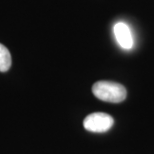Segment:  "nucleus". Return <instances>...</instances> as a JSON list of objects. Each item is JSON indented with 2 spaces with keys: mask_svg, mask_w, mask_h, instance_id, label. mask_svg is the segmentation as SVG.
I'll return each instance as SVG.
<instances>
[{
  "mask_svg": "<svg viewBox=\"0 0 154 154\" xmlns=\"http://www.w3.org/2000/svg\"><path fill=\"white\" fill-rule=\"evenodd\" d=\"M92 92L98 99L110 103L122 102L127 95L124 86L112 81H97L92 86Z\"/></svg>",
  "mask_w": 154,
  "mask_h": 154,
  "instance_id": "nucleus-1",
  "label": "nucleus"
},
{
  "mask_svg": "<svg viewBox=\"0 0 154 154\" xmlns=\"http://www.w3.org/2000/svg\"><path fill=\"white\" fill-rule=\"evenodd\" d=\"M114 124L112 116L104 112H94L85 117L83 126L86 130L95 133H102L108 131Z\"/></svg>",
  "mask_w": 154,
  "mask_h": 154,
  "instance_id": "nucleus-2",
  "label": "nucleus"
},
{
  "mask_svg": "<svg viewBox=\"0 0 154 154\" xmlns=\"http://www.w3.org/2000/svg\"><path fill=\"white\" fill-rule=\"evenodd\" d=\"M113 33L116 38V41L123 49H131L133 46V37L131 30L127 24L124 22L116 23L113 27Z\"/></svg>",
  "mask_w": 154,
  "mask_h": 154,
  "instance_id": "nucleus-3",
  "label": "nucleus"
},
{
  "mask_svg": "<svg viewBox=\"0 0 154 154\" xmlns=\"http://www.w3.org/2000/svg\"><path fill=\"white\" fill-rule=\"evenodd\" d=\"M11 67L10 52L4 45L0 43V72L8 71Z\"/></svg>",
  "mask_w": 154,
  "mask_h": 154,
  "instance_id": "nucleus-4",
  "label": "nucleus"
}]
</instances>
